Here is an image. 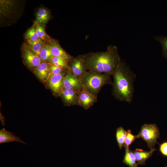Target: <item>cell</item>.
Here are the masks:
<instances>
[{
    "instance_id": "obj_1",
    "label": "cell",
    "mask_w": 167,
    "mask_h": 167,
    "mask_svg": "<svg viewBox=\"0 0 167 167\" xmlns=\"http://www.w3.org/2000/svg\"><path fill=\"white\" fill-rule=\"evenodd\" d=\"M83 56L88 71L110 75L121 59L114 45L108 46L105 51L88 53Z\"/></svg>"
},
{
    "instance_id": "obj_2",
    "label": "cell",
    "mask_w": 167,
    "mask_h": 167,
    "mask_svg": "<svg viewBox=\"0 0 167 167\" xmlns=\"http://www.w3.org/2000/svg\"><path fill=\"white\" fill-rule=\"evenodd\" d=\"M113 94L121 101L131 102L134 93V81L136 75L126 63L120 60L112 75Z\"/></svg>"
},
{
    "instance_id": "obj_3",
    "label": "cell",
    "mask_w": 167,
    "mask_h": 167,
    "mask_svg": "<svg viewBox=\"0 0 167 167\" xmlns=\"http://www.w3.org/2000/svg\"><path fill=\"white\" fill-rule=\"evenodd\" d=\"M110 75L88 71L81 78L83 88L93 95L97 96L101 88L105 85H112Z\"/></svg>"
},
{
    "instance_id": "obj_4",
    "label": "cell",
    "mask_w": 167,
    "mask_h": 167,
    "mask_svg": "<svg viewBox=\"0 0 167 167\" xmlns=\"http://www.w3.org/2000/svg\"><path fill=\"white\" fill-rule=\"evenodd\" d=\"M137 138H141L147 143L150 150L156 149L154 146L157 142V139L160 138V132L158 128L155 124H145L143 125Z\"/></svg>"
},
{
    "instance_id": "obj_5",
    "label": "cell",
    "mask_w": 167,
    "mask_h": 167,
    "mask_svg": "<svg viewBox=\"0 0 167 167\" xmlns=\"http://www.w3.org/2000/svg\"><path fill=\"white\" fill-rule=\"evenodd\" d=\"M69 70L74 75L81 78L88 71L83 55H79L68 62Z\"/></svg>"
},
{
    "instance_id": "obj_6",
    "label": "cell",
    "mask_w": 167,
    "mask_h": 167,
    "mask_svg": "<svg viewBox=\"0 0 167 167\" xmlns=\"http://www.w3.org/2000/svg\"><path fill=\"white\" fill-rule=\"evenodd\" d=\"M67 71L59 74H51L46 82L56 96H60L64 89L63 80Z\"/></svg>"
},
{
    "instance_id": "obj_7",
    "label": "cell",
    "mask_w": 167,
    "mask_h": 167,
    "mask_svg": "<svg viewBox=\"0 0 167 167\" xmlns=\"http://www.w3.org/2000/svg\"><path fill=\"white\" fill-rule=\"evenodd\" d=\"M22 55L26 65L29 68L34 69L42 62L39 57L24 43L22 47Z\"/></svg>"
},
{
    "instance_id": "obj_8",
    "label": "cell",
    "mask_w": 167,
    "mask_h": 167,
    "mask_svg": "<svg viewBox=\"0 0 167 167\" xmlns=\"http://www.w3.org/2000/svg\"><path fill=\"white\" fill-rule=\"evenodd\" d=\"M65 89H72L77 92L83 88L81 79L74 75L67 70L63 80Z\"/></svg>"
},
{
    "instance_id": "obj_9",
    "label": "cell",
    "mask_w": 167,
    "mask_h": 167,
    "mask_svg": "<svg viewBox=\"0 0 167 167\" xmlns=\"http://www.w3.org/2000/svg\"><path fill=\"white\" fill-rule=\"evenodd\" d=\"M79 106L86 109L91 107L97 101V96L89 93L84 88L77 92Z\"/></svg>"
},
{
    "instance_id": "obj_10",
    "label": "cell",
    "mask_w": 167,
    "mask_h": 167,
    "mask_svg": "<svg viewBox=\"0 0 167 167\" xmlns=\"http://www.w3.org/2000/svg\"><path fill=\"white\" fill-rule=\"evenodd\" d=\"M60 96L65 105L79 106L78 96L76 91L72 89L64 88Z\"/></svg>"
},
{
    "instance_id": "obj_11",
    "label": "cell",
    "mask_w": 167,
    "mask_h": 167,
    "mask_svg": "<svg viewBox=\"0 0 167 167\" xmlns=\"http://www.w3.org/2000/svg\"><path fill=\"white\" fill-rule=\"evenodd\" d=\"M48 43L50 46L53 56L62 58L66 60L68 62L74 58L63 49L57 41L51 39Z\"/></svg>"
},
{
    "instance_id": "obj_12",
    "label": "cell",
    "mask_w": 167,
    "mask_h": 167,
    "mask_svg": "<svg viewBox=\"0 0 167 167\" xmlns=\"http://www.w3.org/2000/svg\"><path fill=\"white\" fill-rule=\"evenodd\" d=\"M36 75L41 81L46 82L51 74L48 63L42 62L34 70Z\"/></svg>"
},
{
    "instance_id": "obj_13",
    "label": "cell",
    "mask_w": 167,
    "mask_h": 167,
    "mask_svg": "<svg viewBox=\"0 0 167 167\" xmlns=\"http://www.w3.org/2000/svg\"><path fill=\"white\" fill-rule=\"evenodd\" d=\"M13 142H19L26 144L19 136H16L12 132L6 131L5 128H2L0 130V144Z\"/></svg>"
},
{
    "instance_id": "obj_14",
    "label": "cell",
    "mask_w": 167,
    "mask_h": 167,
    "mask_svg": "<svg viewBox=\"0 0 167 167\" xmlns=\"http://www.w3.org/2000/svg\"><path fill=\"white\" fill-rule=\"evenodd\" d=\"M156 150V149H152L147 152L142 149L137 148L133 152L138 164L144 165L146 161L151 156L152 153Z\"/></svg>"
},
{
    "instance_id": "obj_15",
    "label": "cell",
    "mask_w": 167,
    "mask_h": 167,
    "mask_svg": "<svg viewBox=\"0 0 167 167\" xmlns=\"http://www.w3.org/2000/svg\"><path fill=\"white\" fill-rule=\"evenodd\" d=\"M50 17L49 11L46 9L41 8L37 11L35 23L44 25L48 22Z\"/></svg>"
},
{
    "instance_id": "obj_16",
    "label": "cell",
    "mask_w": 167,
    "mask_h": 167,
    "mask_svg": "<svg viewBox=\"0 0 167 167\" xmlns=\"http://www.w3.org/2000/svg\"><path fill=\"white\" fill-rule=\"evenodd\" d=\"M125 152L123 162L130 167H137L138 164L136 162L133 151L130 150L129 147H125Z\"/></svg>"
},
{
    "instance_id": "obj_17",
    "label": "cell",
    "mask_w": 167,
    "mask_h": 167,
    "mask_svg": "<svg viewBox=\"0 0 167 167\" xmlns=\"http://www.w3.org/2000/svg\"><path fill=\"white\" fill-rule=\"evenodd\" d=\"M42 62L49 63L53 56L49 44L45 43L43 46L39 55Z\"/></svg>"
},
{
    "instance_id": "obj_18",
    "label": "cell",
    "mask_w": 167,
    "mask_h": 167,
    "mask_svg": "<svg viewBox=\"0 0 167 167\" xmlns=\"http://www.w3.org/2000/svg\"><path fill=\"white\" fill-rule=\"evenodd\" d=\"M26 40V44L27 46L39 56L43 46L45 42L40 39L36 41H31Z\"/></svg>"
},
{
    "instance_id": "obj_19",
    "label": "cell",
    "mask_w": 167,
    "mask_h": 167,
    "mask_svg": "<svg viewBox=\"0 0 167 167\" xmlns=\"http://www.w3.org/2000/svg\"><path fill=\"white\" fill-rule=\"evenodd\" d=\"M126 134L127 131L122 127H119L116 130V139L120 149H121L122 147H124Z\"/></svg>"
},
{
    "instance_id": "obj_20",
    "label": "cell",
    "mask_w": 167,
    "mask_h": 167,
    "mask_svg": "<svg viewBox=\"0 0 167 167\" xmlns=\"http://www.w3.org/2000/svg\"><path fill=\"white\" fill-rule=\"evenodd\" d=\"M34 24L36 26V32L39 38L45 43H49L51 39L46 33L44 25L39 24L35 22Z\"/></svg>"
},
{
    "instance_id": "obj_21",
    "label": "cell",
    "mask_w": 167,
    "mask_h": 167,
    "mask_svg": "<svg viewBox=\"0 0 167 167\" xmlns=\"http://www.w3.org/2000/svg\"><path fill=\"white\" fill-rule=\"evenodd\" d=\"M48 63H50L67 70L69 69L68 62L61 57L52 56Z\"/></svg>"
},
{
    "instance_id": "obj_22",
    "label": "cell",
    "mask_w": 167,
    "mask_h": 167,
    "mask_svg": "<svg viewBox=\"0 0 167 167\" xmlns=\"http://www.w3.org/2000/svg\"><path fill=\"white\" fill-rule=\"evenodd\" d=\"M25 38L26 40L31 41H36L40 39L37 33L34 24L33 26L28 30L25 34Z\"/></svg>"
},
{
    "instance_id": "obj_23",
    "label": "cell",
    "mask_w": 167,
    "mask_h": 167,
    "mask_svg": "<svg viewBox=\"0 0 167 167\" xmlns=\"http://www.w3.org/2000/svg\"><path fill=\"white\" fill-rule=\"evenodd\" d=\"M155 39L161 43L163 47V54L167 58V37L158 36L155 37Z\"/></svg>"
},
{
    "instance_id": "obj_24",
    "label": "cell",
    "mask_w": 167,
    "mask_h": 167,
    "mask_svg": "<svg viewBox=\"0 0 167 167\" xmlns=\"http://www.w3.org/2000/svg\"><path fill=\"white\" fill-rule=\"evenodd\" d=\"M136 138H137L136 135L132 134L131 130H128L127 131L124 147H129V146L133 143Z\"/></svg>"
},
{
    "instance_id": "obj_25",
    "label": "cell",
    "mask_w": 167,
    "mask_h": 167,
    "mask_svg": "<svg viewBox=\"0 0 167 167\" xmlns=\"http://www.w3.org/2000/svg\"><path fill=\"white\" fill-rule=\"evenodd\" d=\"M49 65L51 74L55 75L62 73L66 71L67 70L53 65L50 63H48Z\"/></svg>"
},
{
    "instance_id": "obj_26",
    "label": "cell",
    "mask_w": 167,
    "mask_h": 167,
    "mask_svg": "<svg viewBox=\"0 0 167 167\" xmlns=\"http://www.w3.org/2000/svg\"><path fill=\"white\" fill-rule=\"evenodd\" d=\"M159 149L162 155L167 156V142H164L160 144Z\"/></svg>"
}]
</instances>
